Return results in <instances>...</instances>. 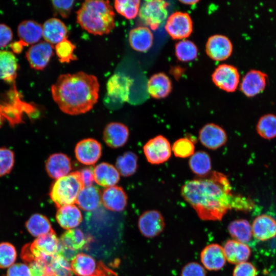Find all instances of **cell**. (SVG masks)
Segmentation results:
<instances>
[{
	"mask_svg": "<svg viewBox=\"0 0 276 276\" xmlns=\"http://www.w3.org/2000/svg\"><path fill=\"white\" fill-rule=\"evenodd\" d=\"M180 193L203 220L220 221L229 210L248 212L254 206L250 199L233 193L227 176L216 171L187 181Z\"/></svg>",
	"mask_w": 276,
	"mask_h": 276,
	"instance_id": "obj_1",
	"label": "cell"
},
{
	"mask_svg": "<svg viewBox=\"0 0 276 276\" xmlns=\"http://www.w3.org/2000/svg\"><path fill=\"white\" fill-rule=\"evenodd\" d=\"M97 78L83 72L60 75L51 86L53 99L65 113L77 115L90 110L99 98Z\"/></svg>",
	"mask_w": 276,
	"mask_h": 276,
	"instance_id": "obj_2",
	"label": "cell"
},
{
	"mask_svg": "<svg viewBox=\"0 0 276 276\" xmlns=\"http://www.w3.org/2000/svg\"><path fill=\"white\" fill-rule=\"evenodd\" d=\"M76 13L78 24L92 34H107L114 28L115 14L108 1H85Z\"/></svg>",
	"mask_w": 276,
	"mask_h": 276,
	"instance_id": "obj_3",
	"label": "cell"
},
{
	"mask_svg": "<svg viewBox=\"0 0 276 276\" xmlns=\"http://www.w3.org/2000/svg\"><path fill=\"white\" fill-rule=\"evenodd\" d=\"M37 112L35 106L22 99L15 84L0 97V127L6 122L14 126L22 122L24 117L33 118Z\"/></svg>",
	"mask_w": 276,
	"mask_h": 276,
	"instance_id": "obj_4",
	"label": "cell"
},
{
	"mask_svg": "<svg viewBox=\"0 0 276 276\" xmlns=\"http://www.w3.org/2000/svg\"><path fill=\"white\" fill-rule=\"evenodd\" d=\"M83 187L80 172H73L54 182L50 190V197L58 209L73 204Z\"/></svg>",
	"mask_w": 276,
	"mask_h": 276,
	"instance_id": "obj_5",
	"label": "cell"
},
{
	"mask_svg": "<svg viewBox=\"0 0 276 276\" xmlns=\"http://www.w3.org/2000/svg\"><path fill=\"white\" fill-rule=\"evenodd\" d=\"M133 79L124 74L118 73L112 75L106 84L107 102L114 106H120L129 100L131 87Z\"/></svg>",
	"mask_w": 276,
	"mask_h": 276,
	"instance_id": "obj_6",
	"label": "cell"
},
{
	"mask_svg": "<svg viewBox=\"0 0 276 276\" xmlns=\"http://www.w3.org/2000/svg\"><path fill=\"white\" fill-rule=\"evenodd\" d=\"M168 4L160 0L146 1L140 8L141 21L151 29H157L167 18Z\"/></svg>",
	"mask_w": 276,
	"mask_h": 276,
	"instance_id": "obj_7",
	"label": "cell"
},
{
	"mask_svg": "<svg viewBox=\"0 0 276 276\" xmlns=\"http://www.w3.org/2000/svg\"><path fill=\"white\" fill-rule=\"evenodd\" d=\"M59 241L54 231L38 237L30 243L31 251L35 261H41L48 264L52 258L57 254Z\"/></svg>",
	"mask_w": 276,
	"mask_h": 276,
	"instance_id": "obj_8",
	"label": "cell"
},
{
	"mask_svg": "<svg viewBox=\"0 0 276 276\" xmlns=\"http://www.w3.org/2000/svg\"><path fill=\"white\" fill-rule=\"evenodd\" d=\"M143 151L149 163L159 165L170 158L172 150L168 140L162 135H158L151 139L145 144Z\"/></svg>",
	"mask_w": 276,
	"mask_h": 276,
	"instance_id": "obj_9",
	"label": "cell"
},
{
	"mask_svg": "<svg viewBox=\"0 0 276 276\" xmlns=\"http://www.w3.org/2000/svg\"><path fill=\"white\" fill-rule=\"evenodd\" d=\"M165 29L172 38L180 40L185 39L189 37L192 32V20L188 13L175 12L168 18Z\"/></svg>",
	"mask_w": 276,
	"mask_h": 276,
	"instance_id": "obj_10",
	"label": "cell"
},
{
	"mask_svg": "<svg viewBox=\"0 0 276 276\" xmlns=\"http://www.w3.org/2000/svg\"><path fill=\"white\" fill-rule=\"evenodd\" d=\"M138 226L140 233L148 238H154L164 229L165 222L162 214L157 210L144 212L139 217Z\"/></svg>",
	"mask_w": 276,
	"mask_h": 276,
	"instance_id": "obj_11",
	"label": "cell"
},
{
	"mask_svg": "<svg viewBox=\"0 0 276 276\" xmlns=\"http://www.w3.org/2000/svg\"><path fill=\"white\" fill-rule=\"evenodd\" d=\"M212 80L220 89L227 92H233L238 86L240 76L235 66L222 64L219 65L213 72Z\"/></svg>",
	"mask_w": 276,
	"mask_h": 276,
	"instance_id": "obj_12",
	"label": "cell"
},
{
	"mask_svg": "<svg viewBox=\"0 0 276 276\" xmlns=\"http://www.w3.org/2000/svg\"><path fill=\"white\" fill-rule=\"evenodd\" d=\"M53 50V45L45 41L32 45L26 54L30 66L36 70L44 68L54 55Z\"/></svg>",
	"mask_w": 276,
	"mask_h": 276,
	"instance_id": "obj_13",
	"label": "cell"
},
{
	"mask_svg": "<svg viewBox=\"0 0 276 276\" xmlns=\"http://www.w3.org/2000/svg\"><path fill=\"white\" fill-rule=\"evenodd\" d=\"M198 138L203 146L211 150L220 148L227 141V134L224 129L214 123L204 125L199 131Z\"/></svg>",
	"mask_w": 276,
	"mask_h": 276,
	"instance_id": "obj_14",
	"label": "cell"
},
{
	"mask_svg": "<svg viewBox=\"0 0 276 276\" xmlns=\"http://www.w3.org/2000/svg\"><path fill=\"white\" fill-rule=\"evenodd\" d=\"M75 153L77 159L85 165L97 162L102 154V146L96 140L87 138L81 140L76 145Z\"/></svg>",
	"mask_w": 276,
	"mask_h": 276,
	"instance_id": "obj_15",
	"label": "cell"
},
{
	"mask_svg": "<svg viewBox=\"0 0 276 276\" xmlns=\"http://www.w3.org/2000/svg\"><path fill=\"white\" fill-rule=\"evenodd\" d=\"M268 82V77L265 73L256 70L248 72L241 82L240 90L247 97H253L262 93Z\"/></svg>",
	"mask_w": 276,
	"mask_h": 276,
	"instance_id": "obj_16",
	"label": "cell"
},
{
	"mask_svg": "<svg viewBox=\"0 0 276 276\" xmlns=\"http://www.w3.org/2000/svg\"><path fill=\"white\" fill-rule=\"evenodd\" d=\"M208 55L217 61L227 59L232 54L233 45L231 40L225 36L214 35L208 40L205 47Z\"/></svg>",
	"mask_w": 276,
	"mask_h": 276,
	"instance_id": "obj_17",
	"label": "cell"
},
{
	"mask_svg": "<svg viewBox=\"0 0 276 276\" xmlns=\"http://www.w3.org/2000/svg\"><path fill=\"white\" fill-rule=\"evenodd\" d=\"M129 134V129L125 125L120 122H111L105 127L103 137L108 147L116 149L126 143Z\"/></svg>",
	"mask_w": 276,
	"mask_h": 276,
	"instance_id": "obj_18",
	"label": "cell"
},
{
	"mask_svg": "<svg viewBox=\"0 0 276 276\" xmlns=\"http://www.w3.org/2000/svg\"><path fill=\"white\" fill-rule=\"evenodd\" d=\"M72 169L70 158L62 153L52 154L45 162V170L49 176L54 179L68 175Z\"/></svg>",
	"mask_w": 276,
	"mask_h": 276,
	"instance_id": "obj_19",
	"label": "cell"
},
{
	"mask_svg": "<svg viewBox=\"0 0 276 276\" xmlns=\"http://www.w3.org/2000/svg\"><path fill=\"white\" fill-rule=\"evenodd\" d=\"M200 260L206 269L214 271L222 268L226 262L223 247L217 243L206 246L200 253Z\"/></svg>",
	"mask_w": 276,
	"mask_h": 276,
	"instance_id": "obj_20",
	"label": "cell"
},
{
	"mask_svg": "<svg viewBox=\"0 0 276 276\" xmlns=\"http://www.w3.org/2000/svg\"><path fill=\"white\" fill-rule=\"evenodd\" d=\"M104 206L111 211L120 212L125 209L127 203V196L123 189L114 186L104 190L101 196Z\"/></svg>",
	"mask_w": 276,
	"mask_h": 276,
	"instance_id": "obj_21",
	"label": "cell"
},
{
	"mask_svg": "<svg viewBox=\"0 0 276 276\" xmlns=\"http://www.w3.org/2000/svg\"><path fill=\"white\" fill-rule=\"evenodd\" d=\"M42 28V37L45 41L52 45L67 38V28L59 18L54 17L47 20Z\"/></svg>",
	"mask_w": 276,
	"mask_h": 276,
	"instance_id": "obj_22",
	"label": "cell"
},
{
	"mask_svg": "<svg viewBox=\"0 0 276 276\" xmlns=\"http://www.w3.org/2000/svg\"><path fill=\"white\" fill-rule=\"evenodd\" d=\"M19 41L24 45L37 43L42 36V26L32 20L21 22L17 27Z\"/></svg>",
	"mask_w": 276,
	"mask_h": 276,
	"instance_id": "obj_23",
	"label": "cell"
},
{
	"mask_svg": "<svg viewBox=\"0 0 276 276\" xmlns=\"http://www.w3.org/2000/svg\"><path fill=\"white\" fill-rule=\"evenodd\" d=\"M153 36L151 30L145 26L133 28L129 33V42L135 51L145 52L152 45Z\"/></svg>",
	"mask_w": 276,
	"mask_h": 276,
	"instance_id": "obj_24",
	"label": "cell"
},
{
	"mask_svg": "<svg viewBox=\"0 0 276 276\" xmlns=\"http://www.w3.org/2000/svg\"><path fill=\"white\" fill-rule=\"evenodd\" d=\"M252 231L258 240L265 241L276 236V221L267 215H260L255 219Z\"/></svg>",
	"mask_w": 276,
	"mask_h": 276,
	"instance_id": "obj_25",
	"label": "cell"
},
{
	"mask_svg": "<svg viewBox=\"0 0 276 276\" xmlns=\"http://www.w3.org/2000/svg\"><path fill=\"white\" fill-rule=\"evenodd\" d=\"M93 172L95 182L103 187L114 186L120 180V173L116 168L107 163H101L97 165Z\"/></svg>",
	"mask_w": 276,
	"mask_h": 276,
	"instance_id": "obj_26",
	"label": "cell"
},
{
	"mask_svg": "<svg viewBox=\"0 0 276 276\" xmlns=\"http://www.w3.org/2000/svg\"><path fill=\"white\" fill-rule=\"evenodd\" d=\"M56 219L61 227L68 230L79 225L82 221V216L77 206L69 204L58 209Z\"/></svg>",
	"mask_w": 276,
	"mask_h": 276,
	"instance_id": "obj_27",
	"label": "cell"
},
{
	"mask_svg": "<svg viewBox=\"0 0 276 276\" xmlns=\"http://www.w3.org/2000/svg\"><path fill=\"white\" fill-rule=\"evenodd\" d=\"M226 260L232 264H239L247 261L250 255V249L245 244L235 240H227L223 247Z\"/></svg>",
	"mask_w": 276,
	"mask_h": 276,
	"instance_id": "obj_28",
	"label": "cell"
},
{
	"mask_svg": "<svg viewBox=\"0 0 276 276\" xmlns=\"http://www.w3.org/2000/svg\"><path fill=\"white\" fill-rule=\"evenodd\" d=\"M172 88L171 82L168 76L163 73L152 75L147 82V90L149 95L155 99L166 97Z\"/></svg>",
	"mask_w": 276,
	"mask_h": 276,
	"instance_id": "obj_29",
	"label": "cell"
},
{
	"mask_svg": "<svg viewBox=\"0 0 276 276\" xmlns=\"http://www.w3.org/2000/svg\"><path fill=\"white\" fill-rule=\"evenodd\" d=\"M101 196L100 191L95 186L84 187L79 192L76 203L84 211H93L101 204Z\"/></svg>",
	"mask_w": 276,
	"mask_h": 276,
	"instance_id": "obj_30",
	"label": "cell"
},
{
	"mask_svg": "<svg viewBox=\"0 0 276 276\" xmlns=\"http://www.w3.org/2000/svg\"><path fill=\"white\" fill-rule=\"evenodd\" d=\"M17 70V60L13 53L0 50V79L14 82Z\"/></svg>",
	"mask_w": 276,
	"mask_h": 276,
	"instance_id": "obj_31",
	"label": "cell"
},
{
	"mask_svg": "<svg viewBox=\"0 0 276 276\" xmlns=\"http://www.w3.org/2000/svg\"><path fill=\"white\" fill-rule=\"evenodd\" d=\"M189 166L192 172L197 177H204L211 172V157L204 151H198L190 157Z\"/></svg>",
	"mask_w": 276,
	"mask_h": 276,
	"instance_id": "obj_32",
	"label": "cell"
},
{
	"mask_svg": "<svg viewBox=\"0 0 276 276\" xmlns=\"http://www.w3.org/2000/svg\"><path fill=\"white\" fill-rule=\"evenodd\" d=\"M71 267L72 271L78 276H90L94 273L97 263L90 256L82 253L75 256Z\"/></svg>",
	"mask_w": 276,
	"mask_h": 276,
	"instance_id": "obj_33",
	"label": "cell"
},
{
	"mask_svg": "<svg viewBox=\"0 0 276 276\" xmlns=\"http://www.w3.org/2000/svg\"><path fill=\"white\" fill-rule=\"evenodd\" d=\"M25 226L29 233L36 237L53 231L48 218L38 213L33 214L26 222Z\"/></svg>",
	"mask_w": 276,
	"mask_h": 276,
	"instance_id": "obj_34",
	"label": "cell"
},
{
	"mask_svg": "<svg viewBox=\"0 0 276 276\" xmlns=\"http://www.w3.org/2000/svg\"><path fill=\"white\" fill-rule=\"evenodd\" d=\"M227 229L230 235L238 242L245 244L251 239L252 227L245 219L232 221L228 224Z\"/></svg>",
	"mask_w": 276,
	"mask_h": 276,
	"instance_id": "obj_35",
	"label": "cell"
},
{
	"mask_svg": "<svg viewBox=\"0 0 276 276\" xmlns=\"http://www.w3.org/2000/svg\"><path fill=\"white\" fill-rule=\"evenodd\" d=\"M88 240L83 232L78 228L67 230L61 236L60 243L64 247L77 251L82 249Z\"/></svg>",
	"mask_w": 276,
	"mask_h": 276,
	"instance_id": "obj_36",
	"label": "cell"
},
{
	"mask_svg": "<svg viewBox=\"0 0 276 276\" xmlns=\"http://www.w3.org/2000/svg\"><path fill=\"white\" fill-rule=\"evenodd\" d=\"M137 161L136 154L132 151H126L118 157L116 168L121 175L128 177L136 172L138 167Z\"/></svg>",
	"mask_w": 276,
	"mask_h": 276,
	"instance_id": "obj_37",
	"label": "cell"
},
{
	"mask_svg": "<svg viewBox=\"0 0 276 276\" xmlns=\"http://www.w3.org/2000/svg\"><path fill=\"white\" fill-rule=\"evenodd\" d=\"M175 51L176 57L183 62L194 60L198 55V49L196 44L187 39L179 41L175 45Z\"/></svg>",
	"mask_w": 276,
	"mask_h": 276,
	"instance_id": "obj_38",
	"label": "cell"
},
{
	"mask_svg": "<svg viewBox=\"0 0 276 276\" xmlns=\"http://www.w3.org/2000/svg\"><path fill=\"white\" fill-rule=\"evenodd\" d=\"M257 131L259 135L265 139L276 137V116L267 114L261 117L257 123Z\"/></svg>",
	"mask_w": 276,
	"mask_h": 276,
	"instance_id": "obj_39",
	"label": "cell"
},
{
	"mask_svg": "<svg viewBox=\"0 0 276 276\" xmlns=\"http://www.w3.org/2000/svg\"><path fill=\"white\" fill-rule=\"evenodd\" d=\"M114 6L117 12L128 19L134 18L138 14L140 1L138 0H116Z\"/></svg>",
	"mask_w": 276,
	"mask_h": 276,
	"instance_id": "obj_40",
	"label": "cell"
},
{
	"mask_svg": "<svg viewBox=\"0 0 276 276\" xmlns=\"http://www.w3.org/2000/svg\"><path fill=\"white\" fill-rule=\"evenodd\" d=\"M47 265L54 276L71 275L72 271L68 261L59 254L54 256Z\"/></svg>",
	"mask_w": 276,
	"mask_h": 276,
	"instance_id": "obj_41",
	"label": "cell"
},
{
	"mask_svg": "<svg viewBox=\"0 0 276 276\" xmlns=\"http://www.w3.org/2000/svg\"><path fill=\"white\" fill-rule=\"evenodd\" d=\"M76 46L67 38L57 43L55 47V53L61 63H70L77 60L74 54Z\"/></svg>",
	"mask_w": 276,
	"mask_h": 276,
	"instance_id": "obj_42",
	"label": "cell"
},
{
	"mask_svg": "<svg viewBox=\"0 0 276 276\" xmlns=\"http://www.w3.org/2000/svg\"><path fill=\"white\" fill-rule=\"evenodd\" d=\"M172 151L174 155L179 158L190 157L195 152V145L193 141L188 137H181L173 144Z\"/></svg>",
	"mask_w": 276,
	"mask_h": 276,
	"instance_id": "obj_43",
	"label": "cell"
},
{
	"mask_svg": "<svg viewBox=\"0 0 276 276\" xmlns=\"http://www.w3.org/2000/svg\"><path fill=\"white\" fill-rule=\"evenodd\" d=\"M17 258V252L14 245L9 242L0 243V268L10 267Z\"/></svg>",
	"mask_w": 276,
	"mask_h": 276,
	"instance_id": "obj_44",
	"label": "cell"
},
{
	"mask_svg": "<svg viewBox=\"0 0 276 276\" xmlns=\"http://www.w3.org/2000/svg\"><path fill=\"white\" fill-rule=\"evenodd\" d=\"M14 164L13 152L6 148H0V177L9 173Z\"/></svg>",
	"mask_w": 276,
	"mask_h": 276,
	"instance_id": "obj_45",
	"label": "cell"
},
{
	"mask_svg": "<svg viewBox=\"0 0 276 276\" xmlns=\"http://www.w3.org/2000/svg\"><path fill=\"white\" fill-rule=\"evenodd\" d=\"M181 276H206V271L199 263L192 262L183 267Z\"/></svg>",
	"mask_w": 276,
	"mask_h": 276,
	"instance_id": "obj_46",
	"label": "cell"
},
{
	"mask_svg": "<svg viewBox=\"0 0 276 276\" xmlns=\"http://www.w3.org/2000/svg\"><path fill=\"white\" fill-rule=\"evenodd\" d=\"M74 1H52L53 7L56 12L63 18H66L71 12Z\"/></svg>",
	"mask_w": 276,
	"mask_h": 276,
	"instance_id": "obj_47",
	"label": "cell"
},
{
	"mask_svg": "<svg viewBox=\"0 0 276 276\" xmlns=\"http://www.w3.org/2000/svg\"><path fill=\"white\" fill-rule=\"evenodd\" d=\"M31 276H49L53 274L49 269L47 264L41 261H34L29 263Z\"/></svg>",
	"mask_w": 276,
	"mask_h": 276,
	"instance_id": "obj_48",
	"label": "cell"
},
{
	"mask_svg": "<svg viewBox=\"0 0 276 276\" xmlns=\"http://www.w3.org/2000/svg\"><path fill=\"white\" fill-rule=\"evenodd\" d=\"M256 267L250 263L243 262L236 266L233 271V276H256Z\"/></svg>",
	"mask_w": 276,
	"mask_h": 276,
	"instance_id": "obj_49",
	"label": "cell"
},
{
	"mask_svg": "<svg viewBox=\"0 0 276 276\" xmlns=\"http://www.w3.org/2000/svg\"><path fill=\"white\" fill-rule=\"evenodd\" d=\"M7 276H31L29 266L23 263L14 264L7 272Z\"/></svg>",
	"mask_w": 276,
	"mask_h": 276,
	"instance_id": "obj_50",
	"label": "cell"
},
{
	"mask_svg": "<svg viewBox=\"0 0 276 276\" xmlns=\"http://www.w3.org/2000/svg\"><path fill=\"white\" fill-rule=\"evenodd\" d=\"M12 38L13 33L11 28L5 24H0V48L5 47Z\"/></svg>",
	"mask_w": 276,
	"mask_h": 276,
	"instance_id": "obj_51",
	"label": "cell"
},
{
	"mask_svg": "<svg viewBox=\"0 0 276 276\" xmlns=\"http://www.w3.org/2000/svg\"><path fill=\"white\" fill-rule=\"evenodd\" d=\"M90 276H118L117 274L108 267L102 262L97 263V268L94 274Z\"/></svg>",
	"mask_w": 276,
	"mask_h": 276,
	"instance_id": "obj_52",
	"label": "cell"
},
{
	"mask_svg": "<svg viewBox=\"0 0 276 276\" xmlns=\"http://www.w3.org/2000/svg\"><path fill=\"white\" fill-rule=\"evenodd\" d=\"M79 172L84 187L92 186L94 181H95L93 171L90 168H86Z\"/></svg>",
	"mask_w": 276,
	"mask_h": 276,
	"instance_id": "obj_53",
	"label": "cell"
},
{
	"mask_svg": "<svg viewBox=\"0 0 276 276\" xmlns=\"http://www.w3.org/2000/svg\"><path fill=\"white\" fill-rule=\"evenodd\" d=\"M10 47L13 52L19 54L22 51L24 45L18 40L11 43L10 45Z\"/></svg>",
	"mask_w": 276,
	"mask_h": 276,
	"instance_id": "obj_54",
	"label": "cell"
},
{
	"mask_svg": "<svg viewBox=\"0 0 276 276\" xmlns=\"http://www.w3.org/2000/svg\"><path fill=\"white\" fill-rule=\"evenodd\" d=\"M198 1H181L180 2L186 5H194L197 3Z\"/></svg>",
	"mask_w": 276,
	"mask_h": 276,
	"instance_id": "obj_55",
	"label": "cell"
},
{
	"mask_svg": "<svg viewBox=\"0 0 276 276\" xmlns=\"http://www.w3.org/2000/svg\"><path fill=\"white\" fill-rule=\"evenodd\" d=\"M70 276H72V275H70Z\"/></svg>",
	"mask_w": 276,
	"mask_h": 276,
	"instance_id": "obj_56",
	"label": "cell"
}]
</instances>
